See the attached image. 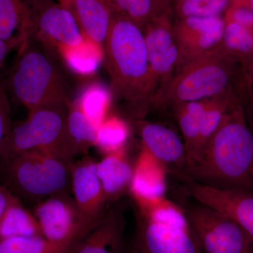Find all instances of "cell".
I'll return each instance as SVG.
<instances>
[{
    "label": "cell",
    "instance_id": "20",
    "mask_svg": "<svg viewBox=\"0 0 253 253\" xmlns=\"http://www.w3.org/2000/svg\"><path fill=\"white\" fill-rule=\"evenodd\" d=\"M97 129L73 99L69 105L65 129V142L71 158L75 159L95 146Z\"/></svg>",
    "mask_w": 253,
    "mask_h": 253
},
{
    "label": "cell",
    "instance_id": "34",
    "mask_svg": "<svg viewBox=\"0 0 253 253\" xmlns=\"http://www.w3.org/2000/svg\"><path fill=\"white\" fill-rule=\"evenodd\" d=\"M18 46L19 44L18 43L6 42L0 39V70L4 66L5 60L9 53Z\"/></svg>",
    "mask_w": 253,
    "mask_h": 253
},
{
    "label": "cell",
    "instance_id": "21",
    "mask_svg": "<svg viewBox=\"0 0 253 253\" xmlns=\"http://www.w3.org/2000/svg\"><path fill=\"white\" fill-rule=\"evenodd\" d=\"M221 46L239 60L245 80L251 83L253 74V33L252 28L236 23H226Z\"/></svg>",
    "mask_w": 253,
    "mask_h": 253
},
{
    "label": "cell",
    "instance_id": "26",
    "mask_svg": "<svg viewBox=\"0 0 253 253\" xmlns=\"http://www.w3.org/2000/svg\"><path fill=\"white\" fill-rule=\"evenodd\" d=\"M23 0H0V39L22 42Z\"/></svg>",
    "mask_w": 253,
    "mask_h": 253
},
{
    "label": "cell",
    "instance_id": "17",
    "mask_svg": "<svg viewBox=\"0 0 253 253\" xmlns=\"http://www.w3.org/2000/svg\"><path fill=\"white\" fill-rule=\"evenodd\" d=\"M77 22L83 36L104 49L112 13L104 0H56Z\"/></svg>",
    "mask_w": 253,
    "mask_h": 253
},
{
    "label": "cell",
    "instance_id": "5",
    "mask_svg": "<svg viewBox=\"0 0 253 253\" xmlns=\"http://www.w3.org/2000/svg\"><path fill=\"white\" fill-rule=\"evenodd\" d=\"M75 160L40 149L0 159V182L14 196L33 206L42 200L71 194Z\"/></svg>",
    "mask_w": 253,
    "mask_h": 253
},
{
    "label": "cell",
    "instance_id": "13",
    "mask_svg": "<svg viewBox=\"0 0 253 253\" xmlns=\"http://www.w3.org/2000/svg\"><path fill=\"white\" fill-rule=\"evenodd\" d=\"M96 162L88 156L73 163L71 170V195L84 231H88L104 217L109 208L96 174Z\"/></svg>",
    "mask_w": 253,
    "mask_h": 253
},
{
    "label": "cell",
    "instance_id": "7",
    "mask_svg": "<svg viewBox=\"0 0 253 253\" xmlns=\"http://www.w3.org/2000/svg\"><path fill=\"white\" fill-rule=\"evenodd\" d=\"M28 37L56 49L83 47L89 41L71 13L56 0H23L22 41Z\"/></svg>",
    "mask_w": 253,
    "mask_h": 253
},
{
    "label": "cell",
    "instance_id": "1",
    "mask_svg": "<svg viewBox=\"0 0 253 253\" xmlns=\"http://www.w3.org/2000/svg\"><path fill=\"white\" fill-rule=\"evenodd\" d=\"M103 59L110 76L111 99L132 119L142 120L156 96L142 30L127 18L112 14Z\"/></svg>",
    "mask_w": 253,
    "mask_h": 253
},
{
    "label": "cell",
    "instance_id": "22",
    "mask_svg": "<svg viewBox=\"0 0 253 253\" xmlns=\"http://www.w3.org/2000/svg\"><path fill=\"white\" fill-rule=\"evenodd\" d=\"M112 14L127 18L141 30L153 18L166 12L170 3L164 0H104Z\"/></svg>",
    "mask_w": 253,
    "mask_h": 253
},
{
    "label": "cell",
    "instance_id": "15",
    "mask_svg": "<svg viewBox=\"0 0 253 253\" xmlns=\"http://www.w3.org/2000/svg\"><path fill=\"white\" fill-rule=\"evenodd\" d=\"M125 211L123 202L115 203L101 220L73 243L66 253H125Z\"/></svg>",
    "mask_w": 253,
    "mask_h": 253
},
{
    "label": "cell",
    "instance_id": "8",
    "mask_svg": "<svg viewBox=\"0 0 253 253\" xmlns=\"http://www.w3.org/2000/svg\"><path fill=\"white\" fill-rule=\"evenodd\" d=\"M185 213L204 253L253 252V236L236 221L199 203Z\"/></svg>",
    "mask_w": 253,
    "mask_h": 253
},
{
    "label": "cell",
    "instance_id": "19",
    "mask_svg": "<svg viewBox=\"0 0 253 253\" xmlns=\"http://www.w3.org/2000/svg\"><path fill=\"white\" fill-rule=\"evenodd\" d=\"M167 172L162 163L144 148L134 166L129 189L134 199L154 200L165 198L167 191Z\"/></svg>",
    "mask_w": 253,
    "mask_h": 253
},
{
    "label": "cell",
    "instance_id": "2",
    "mask_svg": "<svg viewBox=\"0 0 253 253\" xmlns=\"http://www.w3.org/2000/svg\"><path fill=\"white\" fill-rule=\"evenodd\" d=\"M185 174L186 180L205 185L252 191L253 137L241 99L231 105Z\"/></svg>",
    "mask_w": 253,
    "mask_h": 253
},
{
    "label": "cell",
    "instance_id": "25",
    "mask_svg": "<svg viewBox=\"0 0 253 253\" xmlns=\"http://www.w3.org/2000/svg\"><path fill=\"white\" fill-rule=\"evenodd\" d=\"M56 50L64 64L74 72L81 74L94 73L104 56L103 48L90 41L83 47L59 48Z\"/></svg>",
    "mask_w": 253,
    "mask_h": 253
},
{
    "label": "cell",
    "instance_id": "14",
    "mask_svg": "<svg viewBox=\"0 0 253 253\" xmlns=\"http://www.w3.org/2000/svg\"><path fill=\"white\" fill-rule=\"evenodd\" d=\"M189 194L199 204L211 208L242 226L253 236V194L239 189H221L188 179Z\"/></svg>",
    "mask_w": 253,
    "mask_h": 253
},
{
    "label": "cell",
    "instance_id": "32",
    "mask_svg": "<svg viewBox=\"0 0 253 253\" xmlns=\"http://www.w3.org/2000/svg\"><path fill=\"white\" fill-rule=\"evenodd\" d=\"M224 22L236 23L245 27H253V9L247 7L229 6L224 14Z\"/></svg>",
    "mask_w": 253,
    "mask_h": 253
},
{
    "label": "cell",
    "instance_id": "18",
    "mask_svg": "<svg viewBox=\"0 0 253 253\" xmlns=\"http://www.w3.org/2000/svg\"><path fill=\"white\" fill-rule=\"evenodd\" d=\"M123 152L107 154L96 164V174L108 208L118 202L130 189L134 166Z\"/></svg>",
    "mask_w": 253,
    "mask_h": 253
},
{
    "label": "cell",
    "instance_id": "29",
    "mask_svg": "<svg viewBox=\"0 0 253 253\" xmlns=\"http://www.w3.org/2000/svg\"><path fill=\"white\" fill-rule=\"evenodd\" d=\"M74 99L91 122L99 127L106 118L111 99L109 90L99 84H91Z\"/></svg>",
    "mask_w": 253,
    "mask_h": 253
},
{
    "label": "cell",
    "instance_id": "31",
    "mask_svg": "<svg viewBox=\"0 0 253 253\" xmlns=\"http://www.w3.org/2000/svg\"><path fill=\"white\" fill-rule=\"evenodd\" d=\"M12 125L9 96L4 81H0V149Z\"/></svg>",
    "mask_w": 253,
    "mask_h": 253
},
{
    "label": "cell",
    "instance_id": "10",
    "mask_svg": "<svg viewBox=\"0 0 253 253\" xmlns=\"http://www.w3.org/2000/svg\"><path fill=\"white\" fill-rule=\"evenodd\" d=\"M42 236L54 244L71 246L86 234L71 194L50 196L32 211Z\"/></svg>",
    "mask_w": 253,
    "mask_h": 253
},
{
    "label": "cell",
    "instance_id": "36",
    "mask_svg": "<svg viewBox=\"0 0 253 253\" xmlns=\"http://www.w3.org/2000/svg\"><path fill=\"white\" fill-rule=\"evenodd\" d=\"M125 253H141L140 251L136 249V246L131 243L128 247L126 248V251Z\"/></svg>",
    "mask_w": 253,
    "mask_h": 253
},
{
    "label": "cell",
    "instance_id": "9",
    "mask_svg": "<svg viewBox=\"0 0 253 253\" xmlns=\"http://www.w3.org/2000/svg\"><path fill=\"white\" fill-rule=\"evenodd\" d=\"M172 26L170 7L142 29L156 96L174 76L177 65L179 51Z\"/></svg>",
    "mask_w": 253,
    "mask_h": 253
},
{
    "label": "cell",
    "instance_id": "11",
    "mask_svg": "<svg viewBox=\"0 0 253 253\" xmlns=\"http://www.w3.org/2000/svg\"><path fill=\"white\" fill-rule=\"evenodd\" d=\"M132 244L141 253H204L191 226L150 220L137 213Z\"/></svg>",
    "mask_w": 253,
    "mask_h": 253
},
{
    "label": "cell",
    "instance_id": "24",
    "mask_svg": "<svg viewBox=\"0 0 253 253\" xmlns=\"http://www.w3.org/2000/svg\"><path fill=\"white\" fill-rule=\"evenodd\" d=\"M208 100L209 99L184 103L174 109L176 119L184 136L187 165L194 158L201 122L208 106Z\"/></svg>",
    "mask_w": 253,
    "mask_h": 253
},
{
    "label": "cell",
    "instance_id": "16",
    "mask_svg": "<svg viewBox=\"0 0 253 253\" xmlns=\"http://www.w3.org/2000/svg\"><path fill=\"white\" fill-rule=\"evenodd\" d=\"M136 121L144 149L162 163L168 172L186 180L185 146L175 131L158 123Z\"/></svg>",
    "mask_w": 253,
    "mask_h": 253
},
{
    "label": "cell",
    "instance_id": "6",
    "mask_svg": "<svg viewBox=\"0 0 253 253\" xmlns=\"http://www.w3.org/2000/svg\"><path fill=\"white\" fill-rule=\"evenodd\" d=\"M69 105L49 103L28 111L22 123L13 124L0 149V159L24 151L40 149L61 157L68 156L65 144V129Z\"/></svg>",
    "mask_w": 253,
    "mask_h": 253
},
{
    "label": "cell",
    "instance_id": "3",
    "mask_svg": "<svg viewBox=\"0 0 253 253\" xmlns=\"http://www.w3.org/2000/svg\"><path fill=\"white\" fill-rule=\"evenodd\" d=\"M18 50L14 68L4 81L9 99L22 104L28 111L49 103L71 104L74 83L56 48L28 37Z\"/></svg>",
    "mask_w": 253,
    "mask_h": 253
},
{
    "label": "cell",
    "instance_id": "28",
    "mask_svg": "<svg viewBox=\"0 0 253 253\" xmlns=\"http://www.w3.org/2000/svg\"><path fill=\"white\" fill-rule=\"evenodd\" d=\"M129 130L126 123L117 117L106 118L97 129V146L106 154L123 151Z\"/></svg>",
    "mask_w": 253,
    "mask_h": 253
},
{
    "label": "cell",
    "instance_id": "35",
    "mask_svg": "<svg viewBox=\"0 0 253 253\" xmlns=\"http://www.w3.org/2000/svg\"><path fill=\"white\" fill-rule=\"evenodd\" d=\"M232 7H247L253 9V0H230Z\"/></svg>",
    "mask_w": 253,
    "mask_h": 253
},
{
    "label": "cell",
    "instance_id": "12",
    "mask_svg": "<svg viewBox=\"0 0 253 253\" xmlns=\"http://www.w3.org/2000/svg\"><path fill=\"white\" fill-rule=\"evenodd\" d=\"M224 27L223 16L176 18L172 26L179 51L176 71L219 45Z\"/></svg>",
    "mask_w": 253,
    "mask_h": 253
},
{
    "label": "cell",
    "instance_id": "23",
    "mask_svg": "<svg viewBox=\"0 0 253 253\" xmlns=\"http://www.w3.org/2000/svg\"><path fill=\"white\" fill-rule=\"evenodd\" d=\"M35 236H42L36 218L22 201L14 196L0 221V239Z\"/></svg>",
    "mask_w": 253,
    "mask_h": 253
},
{
    "label": "cell",
    "instance_id": "4",
    "mask_svg": "<svg viewBox=\"0 0 253 253\" xmlns=\"http://www.w3.org/2000/svg\"><path fill=\"white\" fill-rule=\"evenodd\" d=\"M241 78L245 80L242 65L220 43L176 70L156 94L152 107L174 109L184 103L214 97L236 89Z\"/></svg>",
    "mask_w": 253,
    "mask_h": 253
},
{
    "label": "cell",
    "instance_id": "37",
    "mask_svg": "<svg viewBox=\"0 0 253 253\" xmlns=\"http://www.w3.org/2000/svg\"><path fill=\"white\" fill-rule=\"evenodd\" d=\"M250 253H253V252Z\"/></svg>",
    "mask_w": 253,
    "mask_h": 253
},
{
    "label": "cell",
    "instance_id": "33",
    "mask_svg": "<svg viewBox=\"0 0 253 253\" xmlns=\"http://www.w3.org/2000/svg\"><path fill=\"white\" fill-rule=\"evenodd\" d=\"M14 196L0 182V221Z\"/></svg>",
    "mask_w": 253,
    "mask_h": 253
},
{
    "label": "cell",
    "instance_id": "30",
    "mask_svg": "<svg viewBox=\"0 0 253 253\" xmlns=\"http://www.w3.org/2000/svg\"><path fill=\"white\" fill-rule=\"evenodd\" d=\"M230 0H174L176 18L224 16Z\"/></svg>",
    "mask_w": 253,
    "mask_h": 253
},
{
    "label": "cell",
    "instance_id": "27",
    "mask_svg": "<svg viewBox=\"0 0 253 253\" xmlns=\"http://www.w3.org/2000/svg\"><path fill=\"white\" fill-rule=\"evenodd\" d=\"M70 247L50 242L42 236L0 239V253H66Z\"/></svg>",
    "mask_w": 253,
    "mask_h": 253
}]
</instances>
